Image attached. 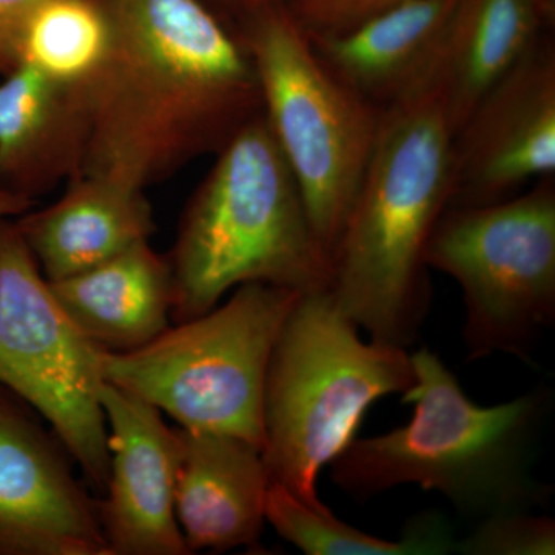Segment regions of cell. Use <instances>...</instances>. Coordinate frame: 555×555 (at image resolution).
<instances>
[{
	"label": "cell",
	"instance_id": "obj_23",
	"mask_svg": "<svg viewBox=\"0 0 555 555\" xmlns=\"http://www.w3.org/2000/svg\"><path fill=\"white\" fill-rule=\"evenodd\" d=\"M43 2L46 0H0V76L20 67L25 30Z\"/></svg>",
	"mask_w": 555,
	"mask_h": 555
},
{
	"label": "cell",
	"instance_id": "obj_4",
	"mask_svg": "<svg viewBox=\"0 0 555 555\" xmlns=\"http://www.w3.org/2000/svg\"><path fill=\"white\" fill-rule=\"evenodd\" d=\"M215 156L167 255L171 321L204 315L228 292L248 283L301 294L326 291L331 259L262 113Z\"/></svg>",
	"mask_w": 555,
	"mask_h": 555
},
{
	"label": "cell",
	"instance_id": "obj_7",
	"mask_svg": "<svg viewBox=\"0 0 555 555\" xmlns=\"http://www.w3.org/2000/svg\"><path fill=\"white\" fill-rule=\"evenodd\" d=\"M236 35L257 69L262 116L331 259L377 141L383 109L332 75L286 2L258 11Z\"/></svg>",
	"mask_w": 555,
	"mask_h": 555
},
{
	"label": "cell",
	"instance_id": "obj_13",
	"mask_svg": "<svg viewBox=\"0 0 555 555\" xmlns=\"http://www.w3.org/2000/svg\"><path fill=\"white\" fill-rule=\"evenodd\" d=\"M90 137V87L20 64L0 80V189L33 201L80 175Z\"/></svg>",
	"mask_w": 555,
	"mask_h": 555
},
{
	"label": "cell",
	"instance_id": "obj_22",
	"mask_svg": "<svg viewBox=\"0 0 555 555\" xmlns=\"http://www.w3.org/2000/svg\"><path fill=\"white\" fill-rule=\"evenodd\" d=\"M408 0H286L287 9L308 33L345 31L379 11Z\"/></svg>",
	"mask_w": 555,
	"mask_h": 555
},
{
	"label": "cell",
	"instance_id": "obj_16",
	"mask_svg": "<svg viewBox=\"0 0 555 555\" xmlns=\"http://www.w3.org/2000/svg\"><path fill=\"white\" fill-rule=\"evenodd\" d=\"M455 2L408 0L345 31L308 35L335 78L385 109L426 82Z\"/></svg>",
	"mask_w": 555,
	"mask_h": 555
},
{
	"label": "cell",
	"instance_id": "obj_9",
	"mask_svg": "<svg viewBox=\"0 0 555 555\" xmlns=\"http://www.w3.org/2000/svg\"><path fill=\"white\" fill-rule=\"evenodd\" d=\"M101 352L61 308L14 218L0 219V386L47 420L100 496L109 467Z\"/></svg>",
	"mask_w": 555,
	"mask_h": 555
},
{
	"label": "cell",
	"instance_id": "obj_6",
	"mask_svg": "<svg viewBox=\"0 0 555 555\" xmlns=\"http://www.w3.org/2000/svg\"><path fill=\"white\" fill-rule=\"evenodd\" d=\"M301 292L248 283L204 315L130 352H101L105 382L182 429L228 434L262 451V397L273 346Z\"/></svg>",
	"mask_w": 555,
	"mask_h": 555
},
{
	"label": "cell",
	"instance_id": "obj_11",
	"mask_svg": "<svg viewBox=\"0 0 555 555\" xmlns=\"http://www.w3.org/2000/svg\"><path fill=\"white\" fill-rule=\"evenodd\" d=\"M73 456L0 386V555H108L96 499Z\"/></svg>",
	"mask_w": 555,
	"mask_h": 555
},
{
	"label": "cell",
	"instance_id": "obj_20",
	"mask_svg": "<svg viewBox=\"0 0 555 555\" xmlns=\"http://www.w3.org/2000/svg\"><path fill=\"white\" fill-rule=\"evenodd\" d=\"M109 42L112 21L105 0H46L25 30L21 64L57 82L90 87Z\"/></svg>",
	"mask_w": 555,
	"mask_h": 555
},
{
	"label": "cell",
	"instance_id": "obj_15",
	"mask_svg": "<svg viewBox=\"0 0 555 555\" xmlns=\"http://www.w3.org/2000/svg\"><path fill=\"white\" fill-rule=\"evenodd\" d=\"M14 222L49 281L94 268L156 230L145 190L89 173L69 179L56 203L30 208Z\"/></svg>",
	"mask_w": 555,
	"mask_h": 555
},
{
	"label": "cell",
	"instance_id": "obj_1",
	"mask_svg": "<svg viewBox=\"0 0 555 555\" xmlns=\"http://www.w3.org/2000/svg\"><path fill=\"white\" fill-rule=\"evenodd\" d=\"M107 57L90 86L80 173L145 190L217 155L262 113L243 40L199 0H105Z\"/></svg>",
	"mask_w": 555,
	"mask_h": 555
},
{
	"label": "cell",
	"instance_id": "obj_21",
	"mask_svg": "<svg viewBox=\"0 0 555 555\" xmlns=\"http://www.w3.org/2000/svg\"><path fill=\"white\" fill-rule=\"evenodd\" d=\"M455 554L554 555V518L537 516L532 509L492 514L465 539L456 540Z\"/></svg>",
	"mask_w": 555,
	"mask_h": 555
},
{
	"label": "cell",
	"instance_id": "obj_18",
	"mask_svg": "<svg viewBox=\"0 0 555 555\" xmlns=\"http://www.w3.org/2000/svg\"><path fill=\"white\" fill-rule=\"evenodd\" d=\"M49 283L69 320L105 352L139 349L170 327L169 259L153 250L150 241Z\"/></svg>",
	"mask_w": 555,
	"mask_h": 555
},
{
	"label": "cell",
	"instance_id": "obj_3",
	"mask_svg": "<svg viewBox=\"0 0 555 555\" xmlns=\"http://www.w3.org/2000/svg\"><path fill=\"white\" fill-rule=\"evenodd\" d=\"M411 358L415 383L403 393L414 406L411 422L353 438L328 465L339 491L364 503L418 485L478 518L545 505L551 489L537 480L534 466L553 390L534 387L507 403L478 406L433 350L422 347Z\"/></svg>",
	"mask_w": 555,
	"mask_h": 555
},
{
	"label": "cell",
	"instance_id": "obj_25",
	"mask_svg": "<svg viewBox=\"0 0 555 555\" xmlns=\"http://www.w3.org/2000/svg\"><path fill=\"white\" fill-rule=\"evenodd\" d=\"M33 201L0 189V219L17 218L33 208Z\"/></svg>",
	"mask_w": 555,
	"mask_h": 555
},
{
	"label": "cell",
	"instance_id": "obj_8",
	"mask_svg": "<svg viewBox=\"0 0 555 555\" xmlns=\"http://www.w3.org/2000/svg\"><path fill=\"white\" fill-rule=\"evenodd\" d=\"M425 262L462 288L467 360L529 363L555 321V177L500 203L448 207Z\"/></svg>",
	"mask_w": 555,
	"mask_h": 555
},
{
	"label": "cell",
	"instance_id": "obj_10",
	"mask_svg": "<svg viewBox=\"0 0 555 555\" xmlns=\"http://www.w3.org/2000/svg\"><path fill=\"white\" fill-rule=\"evenodd\" d=\"M555 175V42L539 40L454 137L449 207L500 203Z\"/></svg>",
	"mask_w": 555,
	"mask_h": 555
},
{
	"label": "cell",
	"instance_id": "obj_17",
	"mask_svg": "<svg viewBox=\"0 0 555 555\" xmlns=\"http://www.w3.org/2000/svg\"><path fill=\"white\" fill-rule=\"evenodd\" d=\"M554 22L555 0H456L425 82L454 133L496 80L554 31Z\"/></svg>",
	"mask_w": 555,
	"mask_h": 555
},
{
	"label": "cell",
	"instance_id": "obj_19",
	"mask_svg": "<svg viewBox=\"0 0 555 555\" xmlns=\"http://www.w3.org/2000/svg\"><path fill=\"white\" fill-rule=\"evenodd\" d=\"M266 524L308 555H448L456 547L454 529L440 514H422L401 539L385 540L345 524L326 505H306L273 483L266 499Z\"/></svg>",
	"mask_w": 555,
	"mask_h": 555
},
{
	"label": "cell",
	"instance_id": "obj_24",
	"mask_svg": "<svg viewBox=\"0 0 555 555\" xmlns=\"http://www.w3.org/2000/svg\"><path fill=\"white\" fill-rule=\"evenodd\" d=\"M199 2L236 33V28L258 11L286 0H199Z\"/></svg>",
	"mask_w": 555,
	"mask_h": 555
},
{
	"label": "cell",
	"instance_id": "obj_2",
	"mask_svg": "<svg viewBox=\"0 0 555 555\" xmlns=\"http://www.w3.org/2000/svg\"><path fill=\"white\" fill-rule=\"evenodd\" d=\"M454 137L426 83L383 109L328 286L372 341L408 349L425 324L433 298L425 254L451 201Z\"/></svg>",
	"mask_w": 555,
	"mask_h": 555
},
{
	"label": "cell",
	"instance_id": "obj_14",
	"mask_svg": "<svg viewBox=\"0 0 555 555\" xmlns=\"http://www.w3.org/2000/svg\"><path fill=\"white\" fill-rule=\"evenodd\" d=\"M175 511L190 553L257 545L270 486L261 448L244 438L178 427Z\"/></svg>",
	"mask_w": 555,
	"mask_h": 555
},
{
	"label": "cell",
	"instance_id": "obj_12",
	"mask_svg": "<svg viewBox=\"0 0 555 555\" xmlns=\"http://www.w3.org/2000/svg\"><path fill=\"white\" fill-rule=\"evenodd\" d=\"M108 480L96 499L108 555H188L175 511L179 465L178 429L163 412L105 382Z\"/></svg>",
	"mask_w": 555,
	"mask_h": 555
},
{
	"label": "cell",
	"instance_id": "obj_5",
	"mask_svg": "<svg viewBox=\"0 0 555 555\" xmlns=\"http://www.w3.org/2000/svg\"><path fill=\"white\" fill-rule=\"evenodd\" d=\"M415 383L403 347L363 341L328 288L302 294L278 335L262 397V460L270 483L309 506L321 470L356 438L367 409Z\"/></svg>",
	"mask_w": 555,
	"mask_h": 555
}]
</instances>
